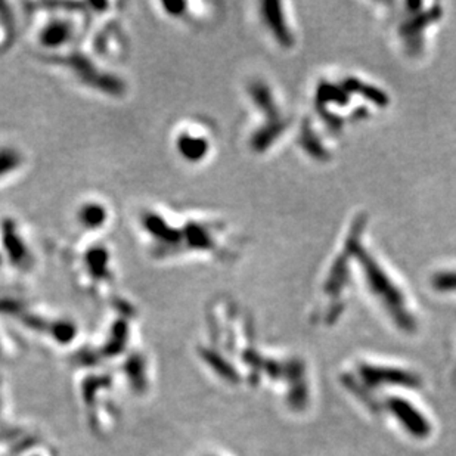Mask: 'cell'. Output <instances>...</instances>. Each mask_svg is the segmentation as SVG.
I'll use <instances>...</instances> for the list:
<instances>
[{
    "label": "cell",
    "mask_w": 456,
    "mask_h": 456,
    "mask_svg": "<svg viewBox=\"0 0 456 456\" xmlns=\"http://www.w3.org/2000/svg\"><path fill=\"white\" fill-rule=\"evenodd\" d=\"M76 219L78 226L86 231H99L106 226L110 219V210L102 201L87 200L77 207Z\"/></svg>",
    "instance_id": "8fae6325"
},
{
    "label": "cell",
    "mask_w": 456,
    "mask_h": 456,
    "mask_svg": "<svg viewBox=\"0 0 456 456\" xmlns=\"http://www.w3.org/2000/svg\"><path fill=\"white\" fill-rule=\"evenodd\" d=\"M25 166L24 152L11 142H0V186H3L23 172Z\"/></svg>",
    "instance_id": "7c38bea8"
},
{
    "label": "cell",
    "mask_w": 456,
    "mask_h": 456,
    "mask_svg": "<svg viewBox=\"0 0 456 456\" xmlns=\"http://www.w3.org/2000/svg\"><path fill=\"white\" fill-rule=\"evenodd\" d=\"M251 105L253 122L247 144L255 155H267L294 141L300 115H297L276 84L263 77L251 78L245 87Z\"/></svg>",
    "instance_id": "277c9868"
},
{
    "label": "cell",
    "mask_w": 456,
    "mask_h": 456,
    "mask_svg": "<svg viewBox=\"0 0 456 456\" xmlns=\"http://www.w3.org/2000/svg\"><path fill=\"white\" fill-rule=\"evenodd\" d=\"M33 255L27 245L23 232L14 219L0 220V271L11 266L23 273L33 264Z\"/></svg>",
    "instance_id": "ba28073f"
},
{
    "label": "cell",
    "mask_w": 456,
    "mask_h": 456,
    "mask_svg": "<svg viewBox=\"0 0 456 456\" xmlns=\"http://www.w3.org/2000/svg\"><path fill=\"white\" fill-rule=\"evenodd\" d=\"M14 41V19L5 3H0V55L6 52Z\"/></svg>",
    "instance_id": "9a60e30c"
},
{
    "label": "cell",
    "mask_w": 456,
    "mask_h": 456,
    "mask_svg": "<svg viewBox=\"0 0 456 456\" xmlns=\"http://www.w3.org/2000/svg\"><path fill=\"white\" fill-rule=\"evenodd\" d=\"M362 375L366 381L374 384H400V385H416L418 380L409 372L393 368H363Z\"/></svg>",
    "instance_id": "4fadbf2b"
},
{
    "label": "cell",
    "mask_w": 456,
    "mask_h": 456,
    "mask_svg": "<svg viewBox=\"0 0 456 456\" xmlns=\"http://www.w3.org/2000/svg\"><path fill=\"white\" fill-rule=\"evenodd\" d=\"M375 11L394 51L409 64L427 59L448 16L440 2H380Z\"/></svg>",
    "instance_id": "3957f363"
},
{
    "label": "cell",
    "mask_w": 456,
    "mask_h": 456,
    "mask_svg": "<svg viewBox=\"0 0 456 456\" xmlns=\"http://www.w3.org/2000/svg\"><path fill=\"white\" fill-rule=\"evenodd\" d=\"M78 25L76 18L56 15L46 19V23L38 28V43L45 49H65L76 42Z\"/></svg>",
    "instance_id": "9c48e42d"
},
{
    "label": "cell",
    "mask_w": 456,
    "mask_h": 456,
    "mask_svg": "<svg viewBox=\"0 0 456 456\" xmlns=\"http://www.w3.org/2000/svg\"><path fill=\"white\" fill-rule=\"evenodd\" d=\"M356 282L400 331H416L418 319L408 286L398 267L374 244L371 219L366 212H359L356 233Z\"/></svg>",
    "instance_id": "7a4b0ae2"
},
{
    "label": "cell",
    "mask_w": 456,
    "mask_h": 456,
    "mask_svg": "<svg viewBox=\"0 0 456 456\" xmlns=\"http://www.w3.org/2000/svg\"><path fill=\"white\" fill-rule=\"evenodd\" d=\"M257 19L271 43L281 52H293L300 43V28L293 11L286 2L257 3Z\"/></svg>",
    "instance_id": "8992f818"
},
{
    "label": "cell",
    "mask_w": 456,
    "mask_h": 456,
    "mask_svg": "<svg viewBox=\"0 0 456 456\" xmlns=\"http://www.w3.org/2000/svg\"><path fill=\"white\" fill-rule=\"evenodd\" d=\"M430 288L443 295H456V263H446L435 267L429 276Z\"/></svg>",
    "instance_id": "5bb4252c"
},
{
    "label": "cell",
    "mask_w": 456,
    "mask_h": 456,
    "mask_svg": "<svg viewBox=\"0 0 456 456\" xmlns=\"http://www.w3.org/2000/svg\"><path fill=\"white\" fill-rule=\"evenodd\" d=\"M389 408L394 418L402 424V427L409 434L415 435L416 439H425L430 434L431 425L429 420L408 400L393 398L389 400Z\"/></svg>",
    "instance_id": "30bf717a"
},
{
    "label": "cell",
    "mask_w": 456,
    "mask_h": 456,
    "mask_svg": "<svg viewBox=\"0 0 456 456\" xmlns=\"http://www.w3.org/2000/svg\"><path fill=\"white\" fill-rule=\"evenodd\" d=\"M340 139V135L334 133L309 111L300 115L293 144L299 148L306 160L316 164H328L339 152Z\"/></svg>",
    "instance_id": "5b68a950"
},
{
    "label": "cell",
    "mask_w": 456,
    "mask_h": 456,
    "mask_svg": "<svg viewBox=\"0 0 456 456\" xmlns=\"http://www.w3.org/2000/svg\"><path fill=\"white\" fill-rule=\"evenodd\" d=\"M310 113L343 136L347 128L374 122L391 106V93L375 78L353 69H328L310 86Z\"/></svg>",
    "instance_id": "6da1fadb"
},
{
    "label": "cell",
    "mask_w": 456,
    "mask_h": 456,
    "mask_svg": "<svg viewBox=\"0 0 456 456\" xmlns=\"http://www.w3.org/2000/svg\"><path fill=\"white\" fill-rule=\"evenodd\" d=\"M173 145L185 163L201 164L214 151V136L201 123H185L174 132Z\"/></svg>",
    "instance_id": "52a82bcc"
}]
</instances>
